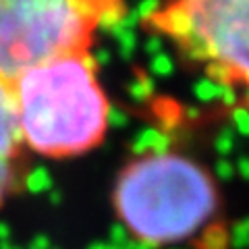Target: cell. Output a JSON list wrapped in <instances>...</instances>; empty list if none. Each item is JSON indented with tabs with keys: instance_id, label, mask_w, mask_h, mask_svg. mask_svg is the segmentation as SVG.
Here are the masks:
<instances>
[{
	"instance_id": "obj_14",
	"label": "cell",
	"mask_w": 249,
	"mask_h": 249,
	"mask_svg": "<svg viewBox=\"0 0 249 249\" xmlns=\"http://www.w3.org/2000/svg\"><path fill=\"white\" fill-rule=\"evenodd\" d=\"M158 13H160V0H142L137 6V15L143 21L154 19Z\"/></svg>"
},
{
	"instance_id": "obj_2",
	"label": "cell",
	"mask_w": 249,
	"mask_h": 249,
	"mask_svg": "<svg viewBox=\"0 0 249 249\" xmlns=\"http://www.w3.org/2000/svg\"><path fill=\"white\" fill-rule=\"evenodd\" d=\"M11 85L21 142L36 154L77 156L104 139L110 106L88 52L40 62Z\"/></svg>"
},
{
	"instance_id": "obj_8",
	"label": "cell",
	"mask_w": 249,
	"mask_h": 249,
	"mask_svg": "<svg viewBox=\"0 0 249 249\" xmlns=\"http://www.w3.org/2000/svg\"><path fill=\"white\" fill-rule=\"evenodd\" d=\"M154 83H156V81L152 79V77H145V75L137 77V79L129 85L131 98L137 100V102H143V100H147V98H150L152 93H154V89H156Z\"/></svg>"
},
{
	"instance_id": "obj_19",
	"label": "cell",
	"mask_w": 249,
	"mask_h": 249,
	"mask_svg": "<svg viewBox=\"0 0 249 249\" xmlns=\"http://www.w3.org/2000/svg\"><path fill=\"white\" fill-rule=\"evenodd\" d=\"M187 116H189V119H197L199 110H197V108H187Z\"/></svg>"
},
{
	"instance_id": "obj_5",
	"label": "cell",
	"mask_w": 249,
	"mask_h": 249,
	"mask_svg": "<svg viewBox=\"0 0 249 249\" xmlns=\"http://www.w3.org/2000/svg\"><path fill=\"white\" fill-rule=\"evenodd\" d=\"M21 145L13 85L0 79V206L19 187L17 158Z\"/></svg>"
},
{
	"instance_id": "obj_3",
	"label": "cell",
	"mask_w": 249,
	"mask_h": 249,
	"mask_svg": "<svg viewBox=\"0 0 249 249\" xmlns=\"http://www.w3.org/2000/svg\"><path fill=\"white\" fill-rule=\"evenodd\" d=\"M119 0H0V79L85 52L100 17Z\"/></svg>"
},
{
	"instance_id": "obj_11",
	"label": "cell",
	"mask_w": 249,
	"mask_h": 249,
	"mask_svg": "<svg viewBox=\"0 0 249 249\" xmlns=\"http://www.w3.org/2000/svg\"><path fill=\"white\" fill-rule=\"evenodd\" d=\"M231 121L235 133L249 137V106H235L231 112Z\"/></svg>"
},
{
	"instance_id": "obj_10",
	"label": "cell",
	"mask_w": 249,
	"mask_h": 249,
	"mask_svg": "<svg viewBox=\"0 0 249 249\" xmlns=\"http://www.w3.org/2000/svg\"><path fill=\"white\" fill-rule=\"evenodd\" d=\"M235 129H222L220 133L216 135L214 139V150L222 156V158H227V156H231L232 152H235Z\"/></svg>"
},
{
	"instance_id": "obj_6",
	"label": "cell",
	"mask_w": 249,
	"mask_h": 249,
	"mask_svg": "<svg viewBox=\"0 0 249 249\" xmlns=\"http://www.w3.org/2000/svg\"><path fill=\"white\" fill-rule=\"evenodd\" d=\"M170 147V137L160 129L147 127L142 133L137 135L133 142V152L139 156H147V154H166Z\"/></svg>"
},
{
	"instance_id": "obj_20",
	"label": "cell",
	"mask_w": 249,
	"mask_h": 249,
	"mask_svg": "<svg viewBox=\"0 0 249 249\" xmlns=\"http://www.w3.org/2000/svg\"><path fill=\"white\" fill-rule=\"evenodd\" d=\"M247 102H249V91H247Z\"/></svg>"
},
{
	"instance_id": "obj_7",
	"label": "cell",
	"mask_w": 249,
	"mask_h": 249,
	"mask_svg": "<svg viewBox=\"0 0 249 249\" xmlns=\"http://www.w3.org/2000/svg\"><path fill=\"white\" fill-rule=\"evenodd\" d=\"M222 88L224 85L216 83L214 79H210V77H204V79H199L196 85H193V96L199 102H214V100H220L222 96Z\"/></svg>"
},
{
	"instance_id": "obj_1",
	"label": "cell",
	"mask_w": 249,
	"mask_h": 249,
	"mask_svg": "<svg viewBox=\"0 0 249 249\" xmlns=\"http://www.w3.org/2000/svg\"><path fill=\"white\" fill-rule=\"evenodd\" d=\"M112 201L129 249H166L189 241L199 245L220 210L208 170L170 152L139 156L124 166Z\"/></svg>"
},
{
	"instance_id": "obj_15",
	"label": "cell",
	"mask_w": 249,
	"mask_h": 249,
	"mask_svg": "<svg viewBox=\"0 0 249 249\" xmlns=\"http://www.w3.org/2000/svg\"><path fill=\"white\" fill-rule=\"evenodd\" d=\"M143 50L150 54V56H156V54L164 52V42H162L160 36H150L145 40V44H143Z\"/></svg>"
},
{
	"instance_id": "obj_18",
	"label": "cell",
	"mask_w": 249,
	"mask_h": 249,
	"mask_svg": "<svg viewBox=\"0 0 249 249\" xmlns=\"http://www.w3.org/2000/svg\"><path fill=\"white\" fill-rule=\"evenodd\" d=\"M235 168H237V175H239L241 178L249 181V158H239L237 164H235Z\"/></svg>"
},
{
	"instance_id": "obj_4",
	"label": "cell",
	"mask_w": 249,
	"mask_h": 249,
	"mask_svg": "<svg viewBox=\"0 0 249 249\" xmlns=\"http://www.w3.org/2000/svg\"><path fill=\"white\" fill-rule=\"evenodd\" d=\"M189 19L181 50L249 85V0H175Z\"/></svg>"
},
{
	"instance_id": "obj_16",
	"label": "cell",
	"mask_w": 249,
	"mask_h": 249,
	"mask_svg": "<svg viewBox=\"0 0 249 249\" xmlns=\"http://www.w3.org/2000/svg\"><path fill=\"white\" fill-rule=\"evenodd\" d=\"M220 102H222L224 106H231V108L237 104V91H235V88H232V85H224V88H222Z\"/></svg>"
},
{
	"instance_id": "obj_9",
	"label": "cell",
	"mask_w": 249,
	"mask_h": 249,
	"mask_svg": "<svg viewBox=\"0 0 249 249\" xmlns=\"http://www.w3.org/2000/svg\"><path fill=\"white\" fill-rule=\"evenodd\" d=\"M150 71L156 77H170L175 73V60H173V56L166 54V52H160V54H156V56H152Z\"/></svg>"
},
{
	"instance_id": "obj_17",
	"label": "cell",
	"mask_w": 249,
	"mask_h": 249,
	"mask_svg": "<svg viewBox=\"0 0 249 249\" xmlns=\"http://www.w3.org/2000/svg\"><path fill=\"white\" fill-rule=\"evenodd\" d=\"M127 123V114H124L123 110H119V108H110L108 110V124H116V127H123V124Z\"/></svg>"
},
{
	"instance_id": "obj_13",
	"label": "cell",
	"mask_w": 249,
	"mask_h": 249,
	"mask_svg": "<svg viewBox=\"0 0 249 249\" xmlns=\"http://www.w3.org/2000/svg\"><path fill=\"white\" fill-rule=\"evenodd\" d=\"M214 173H216V178H218V181L229 183V181H232V177L237 175V168H235V164H232L231 160H227V158H220V160L216 162Z\"/></svg>"
},
{
	"instance_id": "obj_12",
	"label": "cell",
	"mask_w": 249,
	"mask_h": 249,
	"mask_svg": "<svg viewBox=\"0 0 249 249\" xmlns=\"http://www.w3.org/2000/svg\"><path fill=\"white\" fill-rule=\"evenodd\" d=\"M112 34L119 37V44H121V56L123 58H131L135 52V46H137V36L133 29H119V31H112Z\"/></svg>"
}]
</instances>
